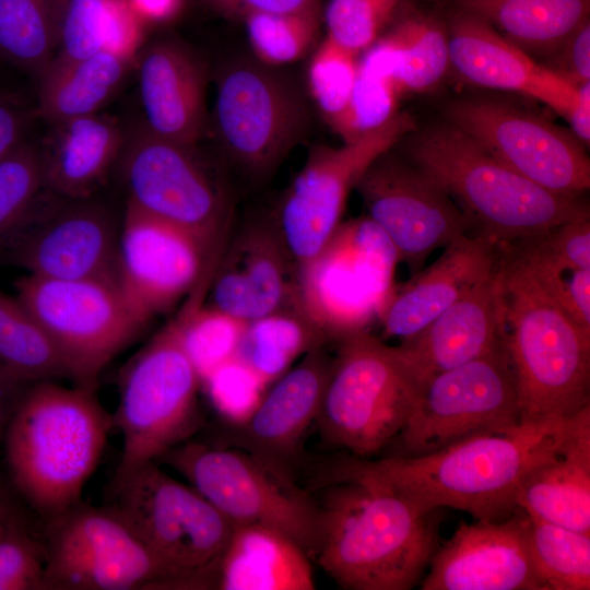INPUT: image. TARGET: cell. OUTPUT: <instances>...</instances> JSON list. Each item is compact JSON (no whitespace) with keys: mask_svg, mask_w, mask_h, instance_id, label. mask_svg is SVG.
<instances>
[{"mask_svg":"<svg viewBox=\"0 0 590 590\" xmlns=\"http://www.w3.org/2000/svg\"><path fill=\"white\" fill-rule=\"evenodd\" d=\"M581 410L571 417L520 422L426 455L352 456L334 469L378 481L424 511L449 507L476 520L499 521L518 507L527 476L564 446Z\"/></svg>","mask_w":590,"mask_h":590,"instance_id":"1","label":"cell"},{"mask_svg":"<svg viewBox=\"0 0 590 590\" xmlns=\"http://www.w3.org/2000/svg\"><path fill=\"white\" fill-rule=\"evenodd\" d=\"M312 558L343 589L413 588L437 548L434 511L373 479L333 470Z\"/></svg>","mask_w":590,"mask_h":590,"instance_id":"2","label":"cell"},{"mask_svg":"<svg viewBox=\"0 0 590 590\" xmlns=\"http://www.w3.org/2000/svg\"><path fill=\"white\" fill-rule=\"evenodd\" d=\"M496 246L520 421L571 417L590 404V332L568 316L520 244Z\"/></svg>","mask_w":590,"mask_h":590,"instance_id":"3","label":"cell"},{"mask_svg":"<svg viewBox=\"0 0 590 590\" xmlns=\"http://www.w3.org/2000/svg\"><path fill=\"white\" fill-rule=\"evenodd\" d=\"M114 428L95 390L30 384L9 420L2 452L16 493L49 522L81 504Z\"/></svg>","mask_w":590,"mask_h":590,"instance_id":"4","label":"cell"},{"mask_svg":"<svg viewBox=\"0 0 590 590\" xmlns=\"http://www.w3.org/2000/svg\"><path fill=\"white\" fill-rule=\"evenodd\" d=\"M400 154L433 178L496 245L540 236L589 217L581 196L550 191L497 160L474 139L441 120L400 140Z\"/></svg>","mask_w":590,"mask_h":590,"instance_id":"5","label":"cell"},{"mask_svg":"<svg viewBox=\"0 0 590 590\" xmlns=\"http://www.w3.org/2000/svg\"><path fill=\"white\" fill-rule=\"evenodd\" d=\"M105 507L164 566L169 589H216L234 524L191 485L149 462L110 482Z\"/></svg>","mask_w":590,"mask_h":590,"instance_id":"6","label":"cell"},{"mask_svg":"<svg viewBox=\"0 0 590 590\" xmlns=\"http://www.w3.org/2000/svg\"><path fill=\"white\" fill-rule=\"evenodd\" d=\"M180 473L234 526H263L312 558L319 530L315 498L286 469L245 449L185 441L156 461Z\"/></svg>","mask_w":590,"mask_h":590,"instance_id":"7","label":"cell"},{"mask_svg":"<svg viewBox=\"0 0 590 590\" xmlns=\"http://www.w3.org/2000/svg\"><path fill=\"white\" fill-rule=\"evenodd\" d=\"M200 378L178 340L174 319L126 365L119 381L114 428L122 449L111 482L156 462L201 426Z\"/></svg>","mask_w":590,"mask_h":590,"instance_id":"8","label":"cell"},{"mask_svg":"<svg viewBox=\"0 0 590 590\" xmlns=\"http://www.w3.org/2000/svg\"><path fill=\"white\" fill-rule=\"evenodd\" d=\"M400 262L387 235L368 216L339 225L297 269V306L327 341L368 331L394 291Z\"/></svg>","mask_w":590,"mask_h":590,"instance_id":"9","label":"cell"},{"mask_svg":"<svg viewBox=\"0 0 590 590\" xmlns=\"http://www.w3.org/2000/svg\"><path fill=\"white\" fill-rule=\"evenodd\" d=\"M337 343L316 422L329 442L367 459L399 436L420 390L393 346L369 331Z\"/></svg>","mask_w":590,"mask_h":590,"instance_id":"10","label":"cell"},{"mask_svg":"<svg viewBox=\"0 0 590 590\" xmlns=\"http://www.w3.org/2000/svg\"><path fill=\"white\" fill-rule=\"evenodd\" d=\"M117 165L126 208L193 235L217 261L229 203L196 146L158 137L142 125L126 133Z\"/></svg>","mask_w":590,"mask_h":590,"instance_id":"11","label":"cell"},{"mask_svg":"<svg viewBox=\"0 0 590 590\" xmlns=\"http://www.w3.org/2000/svg\"><path fill=\"white\" fill-rule=\"evenodd\" d=\"M15 291L66 359L73 385L87 389H96L105 366L148 326L114 281L26 273Z\"/></svg>","mask_w":590,"mask_h":590,"instance_id":"12","label":"cell"},{"mask_svg":"<svg viewBox=\"0 0 590 590\" xmlns=\"http://www.w3.org/2000/svg\"><path fill=\"white\" fill-rule=\"evenodd\" d=\"M458 128L530 181L556 193L581 196L590 187L585 145L568 131L507 97L456 96L442 106Z\"/></svg>","mask_w":590,"mask_h":590,"instance_id":"13","label":"cell"},{"mask_svg":"<svg viewBox=\"0 0 590 590\" xmlns=\"http://www.w3.org/2000/svg\"><path fill=\"white\" fill-rule=\"evenodd\" d=\"M505 338L488 352L430 378L399 436L397 456L430 453L520 423Z\"/></svg>","mask_w":590,"mask_h":590,"instance_id":"14","label":"cell"},{"mask_svg":"<svg viewBox=\"0 0 590 590\" xmlns=\"http://www.w3.org/2000/svg\"><path fill=\"white\" fill-rule=\"evenodd\" d=\"M212 122L229 160L249 176L261 178L304 135L308 110L285 76L260 61H240L219 78Z\"/></svg>","mask_w":590,"mask_h":590,"instance_id":"15","label":"cell"},{"mask_svg":"<svg viewBox=\"0 0 590 590\" xmlns=\"http://www.w3.org/2000/svg\"><path fill=\"white\" fill-rule=\"evenodd\" d=\"M416 128L411 115L398 113L354 141L338 148L319 145L309 152L271 217L297 269L342 223L350 192L368 166Z\"/></svg>","mask_w":590,"mask_h":590,"instance_id":"16","label":"cell"},{"mask_svg":"<svg viewBox=\"0 0 590 590\" xmlns=\"http://www.w3.org/2000/svg\"><path fill=\"white\" fill-rule=\"evenodd\" d=\"M44 524L43 590L169 589L164 566L105 506L82 502Z\"/></svg>","mask_w":590,"mask_h":590,"instance_id":"17","label":"cell"},{"mask_svg":"<svg viewBox=\"0 0 590 590\" xmlns=\"http://www.w3.org/2000/svg\"><path fill=\"white\" fill-rule=\"evenodd\" d=\"M120 223L114 211L94 196L68 199L45 189L27 220L2 249L27 274L117 282Z\"/></svg>","mask_w":590,"mask_h":590,"instance_id":"18","label":"cell"},{"mask_svg":"<svg viewBox=\"0 0 590 590\" xmlns=\"http://www.w3.org/2000/svg\"><path fill=\"white\" fill-rule=\"evenodd\" d=\"M393 148L368 166L355 189L367 216L387 235L413 275L436 249L468 234L472 226L453 199Z\"/></svg>","mask_w":590,"mask_h":590,"instance_id":"19","label":"cell"},{"mask_svg":"<svg viewBox=\"0 0 590 590\" xmlns=\"http://www.w3.org/2000/svg\"><path fill=\"white\" fill-rule=\"evenodd\" d=\"M215 263L193 235L126 208L118 240L117 284L148 323L209 281Z\"/></svg>","mask_w":590,"mask_h":590,"instance_id":"20","label":"cell"},{"mask_svg":"<svg viewBox=\"0 0 590 590\" xmlns=\"http://www.w3.org/2000/svg\"><path fill=\"white\" fill-rule=\"evenodd\" d=\"M428 565L422 590H546L531 562L520 507L508 519L461 522Z\"/></svg>","mask_w":590,"mask_h":590,"instance_id":"21","label":"cell"},{"mask_svg":"<svg viewBox=\"0 0 590 590\" xmlns=\"http://www.w3.org/2000/svg\"><path fill=\"white\" fill-rule=\"evenodd\" d=\"M444 19L449 71L473 86L535 98L567 119L578 86L534 60L483 19L451 7Z\"/></svg>","mask_w":590,"mask_h":590,"instance_id":"22","label":"cell"},{"mask_svg":"<svg viewBox=\"0 0 590 590\" xmlns=\"http://www.w3.org/2000/svg\"><path fill=\"white\" fill-rule=\"evenodd\" d=\"M210 303L251 321L297 306V268L273 222L247 223L224 246L211 274Z\"/></svg>","mask_w":590,"mask_h":590,"instance_id":"23","label":"cell"},{"mask_svg":"<svg viewBox=\"0 0 590 590\" xmlns=\"http://www.w3.org/2000/svg\"><path fill=\"white\" fill-rule=\"evenodd\" d=\"M505 338L496 271L415 335L393 346L418 390L434 376L488 352Z\"/></svg>","mask_w":590,"mask_h":590,"instance_id":"24","label":"cell"},{"mask_svg":"<svg viewBox=\"0 0 590 590\" xmlns=\"http://www.w3.org/2000/svg\"><path fill=\"white\" fill-rule=\"evenodd\" d=\"M440 256L396 287L379 322L386 338L406 340L489 278L497 268V246L482 234L463 235Z\"/></svg>","mask_w":590,"mask_h":590,"instance_id":"25","label":"cell"},{"mask_svg":"<svg viewBox=\"0 0 590 590\" xmlns=\"http://www.w3.org/2000/svg\"><path fill=\"white\" fill-rule=\"evenodd\" d=\"M332 363L322 345L275 380L250 418L238 426L243 449L290 471L318 416Z\"/></svg>","mask_w":590,"mask_h":590,"instance_id":"26","label":"cell"},{"mask_svg":"<svg viewBox=\"0 0 590 590\" xmlns=\"http://www.w3.org/2000/svg\"><path fill=\"white\" fill-rule=\"evenodd\" d=\"M138 75L143 126L196 146L206 128V73L200 59L177 42H155L141 52Z\"/></svg>","mask_w":590,"mask_h":590,"instance_id":"27","label":"cell"},{"mask_svg":"<svg viewBox=\"0 0 590 590\" xmlns=\"http://www.w3.org/2000/svg\"><path fill=\"white\" fill-rule=\"evenodd\" d=\"M51 126L39 145L45 188L68 199L93 197L117 165L126 133L99 113Z\"/></svg>","mask_w":590,"mask_h":590,"instance_id":"28","label":"cell"},{"mask_svg":"<svg viewBox=\"0 0 590 590\" xmlns=\"http://www.w3.org/2000/svg\"><path fill=\"white\" fill-rule=\"evenodd\" d=\"M517 506L527 514L590 534V404L560 450L523 481Z\"/></svg>","mask_w":590,"mask_h":590,"instance_id":"29","label":"cell"},{"mask_svg":"<svg viewBox=\"0 0 590 590\" xmlns=\"http://www.w3.org/2000/svg\"><path fill=\"white\" fill-rule=\"evenodd\" d=\"M310 557L274 529L236 524L222 554L216 589L312 590Z\"/></svg>","mask_w":590,"mask_h":590,"instance_id":"30","label":"cell"},{"mask_svg":"<svg viewBox=\"0 0 590 590\" xmlns=\"http://www.w3.org/2000/svg\"><path fill=\"white\" fill-rule=\"evenodd\" d=\"M129 69V54L109 47L78 59L54 58L37 76L36 113L51 125L98 114Z\"/></svg>","mask_w":590,"mask_h":590,"instance_id":"31","label":"cell"},{"mask_svg":"<svg viewBox=\"0 0 590 590\" xmlns=\"http://www.w3.org/2000/svg\"><path fill=\"white\" fill-rule=\"evenodd\" d=\"M474 14L541 64L589 19L590 0H449Z\"/></svg>","mask_w":590,"mask_h":590,"instance_id":"32","label":"cell"},{"mask_svg":"<svg viewBox=\"0 0 590 590\" xmlns=\"http://www.w3.org/2000/svg\"><path fill=\"white\" fill-rule=\"evenodd\" d=\"M377 40L401 95L428 92L449 71L448 33L444 17L410 12Z\"/></svg>","mask_w":590,"mask_h":590,"instance_id":"33","label":"cell"},{"mask_svg":"<svg viewBox=\"0 0 590 590\" xmlns=\"http://www.w3.org/2000/svg\"><path fill=\"white\" fill-rule=\"evenodd\" d=\"M328 342L298 307L248 321L237 357L270 386L309 351Z\"/></svg>","mask_w":590,"mask_h":590,"instance_id":"34","label":"cell"},{"mask_svg":"<svg viewBox=\"0 0 590 590\" xmlns=\"http://www.w3.org/2000/svg\"><path fill=\"white\" fill-rule=\"evenodd\" d=\"M0 367L26 384L60 378L72 381L69 365L34 316L16 296L1 290Z\"/></svg>","mask_w":590,"mask_h":590,"instance_id":"35","label":"cell"},{"mask_svg":"<svg viewBox=\"0 0 590 590\" xmlns=\"http://www.w3.org/2000/svg\"><path fill=\"white\" fill-rule=\"evenodd\" d=\"M205 285H199L174 319L178 340L200 381L236 357L247 321L211 304H203Z\"/></svg>","mask_w":590,"mask_h":590,"instance_id":"36","label":"cell"},{"mask_svg":"<svg viewBox=\"0 0 590 590\" xmlns=\"http://www.w3.org/2000/svg\"><path fill=\"white\" fill-rule=\"evenodd\" d=\"M524 533L531 562L546 590L590 589V534L526 511Z\"/></svg>","mask_w":590,"mask_h":590,"instance_id":"37","label":"cell"},{"mask_svg":"<svg viewBox=\"0 0 590 590\" xmlns=\"http://www.w3.org/2000/svg\"><path fill=\"white\" fill-rule=\"evenodd\" d=\"M55 54V0H0L1 59L37 78Z\"/></svg>","mask_w":590,"mask_h":590,"instance_id":"38","label":"cell"},{"mask_svg":"<svg viewBox=\"0 0 590 590\" xmlns=\"http://www.w3.org/2000/svg\"><path fill=\"white\" fill-rule=\"evenodd\" d=\"M45 191L39 145L27 139L0 161V250Z\"/></svg>","mask_w":590,"mask_h":590,"instance_id":"39","label":"cell"},{"mask_svg":"<svg viewBox=\"0 0 590 590\" xmlns=\"http://www.w3.org/2000/svg\"><path fill=\"white\" fill-rule=\"evenodd\" d=\"M319 12L245 15L248 39L259 61L280 66L304 56L316 38Z\"/></svg>","mask_w":590,"mask_h":590,"instance_id":"40","label":"cell"},{"mask_svg":"<svg viewBox=\"0 0 590 590\" xmlns=\"http://www.w3.org/2000/svg\"><path fill=\"white\" fill-rule=\"evenodd\" d=\"M117 0H55L56 54L78 59L109 47Z\"/></svg>","mask_w":590,"mask_h":590,"instance_id":"41","label":"cell"},{"mask_svg":"<svg viewBox=\"0 0 590 590\" xmlns=\"http://www.w3.org/2000/svg\"><path fill=\"white\" fill-rule=\"evenodd\" d=\"M401 93L387 74L358 60L349 104L331 127L343 142L354 141L387 123L398 111Z\"/></svg>","mask_w":590,"mask_h":590,"instance_id":"42","label":"cell"},{"mask_svg":"<svg viewBox=\"0 0 590 590\" xmlns=\"http://www.w3.org/2000/svg\"><path fill=\"white\" fill-rule=\"evenodd\" d=\"M357 55L326 37L308 67L309 92L332 127L345 110L357 74Z\"/></svg>","mask_w":590,"mask_h":590,"instance_id":"43","label":"cell"},{"mask_svg":"<svg viewBox=\"0 0 590 590\" xmlns=\"http://www.w3.org/2000/svg\"><path fill=\"white\" fill-rule=\"evenodd\" d=\"M201 387L216 413L238 427L253 414L269 386L236 356L203 378Z\"/></svg>","mask_w":590,"mask_h":590,"instance_id":"44","label":"cell"},{"mask_svg":"<svg viewBox=\"0 0 590 590\" xmlns=\"http://www.w3.org/2000/svg\"><path fill=\"white\" fill-rule=\"evenodd\" d=\"M402 0H330L324 12L327 37L358 55L392 19Z\"/></svg>","mask_w":590,"mask_h":590,"instance_id":"45","label":"cell"},{"mask_svg":"<svg viewBox=\"0 0 590 590\" xmlns=\"http://www.w3.org/2000/svg\"><path fill=\"white\" fill-rule=\"evenodd\" d=\"M46 552L13 515L0 539V590H43Z\"/></svg>","mask_w":590,"mask_h":590,"instance_id":"46","label":"cell"},{"mask_svg":"<svg viewBox=\"0 0 590 590\" xmlns=\"http://www.w3.org/2000/svg\"><path fill=\"white\" fill-rule=\"evenodd\" d=\"M526 241L560 273L590 270V217L564 222Z\"/></svg>","mask_w":590,"mask_h":590,"instance_id":"47","label":"cell"},{"mask_svg":"<svg viewBox=\"0 0 590 590\" xmlns=\"http://www.w3.org/2000/svg\"><path fill=\"white\" fill-rule=\"evenodd\" d=\"M543 66L575 86L590 82V20L585 21Z\"/></svg>","mask_w":590,"mask_h":590,"instance_id":"48","label":"cell"},{"mask_svg":"<svg viewBox=\"0 0 590 590\" xmlns=\"http://www.w3.org/2000/svg\"><path fill=\"white\" fill-rule=\"evenodd\" d=\"M215 9L244 17L251 13L292 14L320 11V0H206Z\"/></svg>","mask_w":590,"mask_h":590,"instance_id":"49","label":"cell"},{"mask_svg":"<svg viewBox=\"0 0 590 590\" xmlns=\"http://www.w3.org/2000/svg\"><path fill=\"white\" fill-rule=\"evenodd\" d=\"M31 111L19 101L0 96V161L26 140Z\"/></svg>","mask_w":590,"mask_h":590,"instance_id":"50","label":"cell"},{"mask_svg":"<svg viewBox=\"0 0 590 590\" xmlns=\"http://www.w3.org/2000/svg\"><path fill=\"white\" fill-rule=\"evenodd\" d=\"M30 384L20 381L0 367V453L11 414L24 389ZM0 494L1 489H0Z\"/></svg>","mask_w":590,"mask_h":590,"instance_id":"51","label":"cell"},{"mask_svg":"<svg viewBox=\"0 0 590 590\" xmlns=\"http://www.w3.org/2000/svg\"><path fill=\"white\" fill-rule=\"evenodd\" d=\"M567 119L573 134L588 146L590 142V82L578 86L577 99Z\"/></svg>","mask_w":590,"mask_h":590,"instance_id":"52","label":"cell"},{"mask_svg":"<svg viewBox=\"0 0 590 590\" xmlns=\"http://www.w3.org/2000/svg\"><path fill=\"white\" fill-rule=\"evenodd\" d=\"M138 16L150 21H165L180 9L182 0H127Z\"/></svg>","mask_w":590,"mask_h":590,"instance_id":"53","label":"cell"},{"mask_svg":"<svg viewBox=\"0 0 590 590\" xmlns=\"http://www.w3.org/2000/svg\"><path fill=\"white\" fill-rule=\"evenodd\" d=\"M14 515L12 507L3 495L0 494V519H8Z\"/></svg>","mask_w":590,"mask_h":590,"instance_id":"54","label":"cell"},{"mask_svg":"<svg viewBox=\"0 0 590 590\" xmlns=\"http://www.w3.org/2000/svg\"><path fill=\"white\" fill-rule=\"evenodd\" d=\"M11 517H12V516H11ZM11 517H10V518H11ZM10 518H8V519H0V539L2 538V535H3L4 532H5L7 522H8V520H9Z\"/></svg>","mask_w":590,"mask_h":590,"instance_id":"55","label":"cell"}]
</instances>
